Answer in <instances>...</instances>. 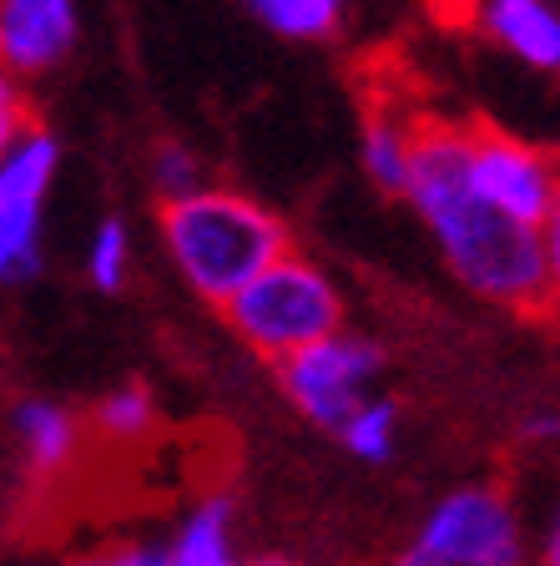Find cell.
I'll list each match as a JSON object with an SVG mask.
<instances>
[{
	"mask_svg": "<svg viewBox=\"0 0 560 566\" xmlns=\"http://www.w3.org/2000/svg\"><path fill=\"white\" fill-rule=\"evenodd\" d=\"M399 198L420 212V223L440 243L444 263L485 304L540 314L556 298L560 243L556 228H526L469 188L465 172V127L455 122H420L414 153Z\"/></svg>",
	"mask_w": 560,
	"mask_h": 566,
	"instance_id": "obj_1",
	"label": "cell"
},
{
	"mask_svg": "<svg viewBox=\"0 0 560 566\" xmlns=\"http://www.w3.org/2000/svg\"><path fill=\"white\" fill-rule=\"evenodd\" d=\"M162 243L192 294L208 304H228L257 269L288 253L293 238L278 212L257 198L202 182L198 192L162 202Z\"/></svg>",
	"mask_w": 560,
	"mask_h": 566,
	"instance_id": "obj_2",
	"label": "cell"
},
{
	"mask_svg": "<svg viewBox=\"0 0 560 566\" xmlns=\"http://www.w3.org/2000/svg\"><path fill=\"white\" fill-rule=\"evenodd\" d=\"M222 308H228L237 339L273 365L344 329L339 283L324 263H314L298 248L278 253L268 269H257Z\"/></svg>",
	"mask_w": 560,
	"mask_h": 566,
	"instance_id": "obj_3",
	"label": "cell"
},
{
	"mask_svg": "<svg viewBox=\"0 0 560 566\" xmlns=\"http://www.w3.org/2000/svg\"><path fill=\"white\" fill-rule=\"evenodd\" d=\"M414 546L440 566H530L526 521L500 485H459L434 501Z\"/></svg>",
	"mask_w": 560,
	"mask_h": 566,
	"instance_id": "obj_4",
	"label": "cell"
},
{
	"mask_svg": "<svg viewBox=\"0 0 560 566\" xmlns=\"http://www.w3.org/2000/svg\"><path fill=\"white\" fill-rule=\"evenodd\" d=\"M379 379H384V349L353 329H339L278 359V385L288 405L324 430H339V420L369 400Z\"/></svg>",
	"mask_w": 560,
	"mask_h": 566,
	"instance_id": "obj_5",
	"label": "cell"
},
{
	"mask_svg": "<svg viewBox=\"0 0 560 566\" xmlns=\"http://www.w3.org/2000/svg\"><path fill=\"white\" fill-rule=\"evenodd\" d=\"M465 172L479 198L526 228H556L560 182L546 147L500 127H465Z\"/></svg>",
	"mask_w": 560,
	"mask_h": 566,
	"instance_id": "obj_6",
	"label": "cell"
},
{
	"mask_svg": "<svg viewBox=\"0 0 560 566\" xmlns=\"http://www.w3.org/2000/svg\"><path fill=\"white\" fill-rule=\"evenodd\" d=\"M61 172V142L41 122L0 153V289L25 283L41 269V228H46V198Z\"/></svg>",
	"mask_w": 560,
	"mask_h": 566,
	"instance_id": "obj_7",
	"label": "cell"
},
{
	"mask_svg": "<svg viewBox=\"0 0 560 566\" xmlns=\"http://www.w3.org/2000/svg\"><path fill=\"white\" fill-rule=\"evenodd\" d=\"M82 41V0H0V66L15 82L46 76Z\"/></svg>",
	"mask_w": 560,
	"mask_h": 566,
	"instance_id": "obj_8",
	"label": "cell"
},
{
	"mask_svg": "<svg viewBox=\"0 0 560 566\" xmlns=\"http://www.w3.org/2000/svg\"><path fill=\"white\" fill-rule=\"evenodd\" d=\"M479 35L530 71L560 66V11L556 0H469Z\"/></svg>",
	"mask_w": 560,
	"mask_h": 566,
	"instance_id": "obj_9",
	"label": "cell"
},
{
	"mask_svg": "<svg viewBox=\"0 0 560 566\" xmlns=\"http://www.w3.org/2000/svg\"><path fill=\"white\" fill-rule=\"evenodd\" d=\"M167 566H243L237 556V506L233 495H202L198 506L177 521L172 542L162 546Z\"/></svg>",
	"mask_w": 560,
	"mask_h": 566,
	"instance_id": "obj_10",
	"label": "cell"
},
{
	"mask_svg": "<svg viewBox=\"0 0 560 566\" xmlns=\"http://www.w3.org/2000/svg\"><path fill=\"white\" fill-rule=\"evenodd\" d=\"M11 430H15V446H21V460L35 475L66 471L71 455L82 450V424L56 400H21L11 415Z\"/></svg>",
	"mask_w": 560,
	"mask_h": 566,
	"instance_id": "obj_11",
	"label": "cell"
},
{
	"mask_svg": "<svg viewBox=\"0 0 560 566\" xmlns=\"http://www.w3.org/2000/svg\"><path fill=\"white\" fill-rule=\"evenodd\" d=\"M414 117H399L389 106H373L363 117V132H359V163L369 172L373 188H384L399 198L404 188V172H409V153H414Z\"/></svg>",
	"mask_w": 560,
	"mask_h": 566,
	"instance_id": "obj_12",
	"label": "cell"
},
{
	"mask_svg": "<svg viewBox=\"0 0 560 566\" xmlns=\"http://www.w3.org/2000/svg\"><path fill=\"white\" fill-rule=\"evenodd\" d=\"M349 6L353 0H243V11L283 41H328L344 25Z\"/></svg>",
	"mask_w": 560,
	"mask_h": 566,
	"instance_id": "obj_13",
	"label": "cell"
},
{
	"mask_svg": "<svg viewBox=\"0 0 560 566\" xmlns=\"http://www.w3.org/2000/svg\"><path fill=\"white\" fill-rule=\"evenodd\" d=\"M334 436L344 440V450H349L353 460H363V465H384V460L399 455V405L373 389L369 400L353 405V410L344 415Z\"/></svg>",
	"mask_w": 560,
	"mask_h": 566,
	"instance_id": "obj_14",
	"label": "cell"
},
{
	"mask_svg": "<svg viewBox=\"0 0 560 566\" xmlns=\"http://www.w3.org/2000/svg\"><path fill=\"white\" fill-rule=\"evenodd\" d=\"M86 279L102 289V294H117L121 283L131 279V228L121 218H102L92 228V243H86Z\"/></svg>",
	"mask_w": 560,
	"mask_h": 566,
	"instance_id": "obj_15",
	"label": "cell"
},
{
	"mask_svg": "<svg viewBox=\"0 0 560 566\" xmlns=\"http://www.w3.org/2000/svg\"><path fill=\"white\" fill-rule=\"evenodd\" d=\"M152 424H157V400L147 385H117L96 405V430H102L106 440H121V446L141 440Z\"/></svg>",
	"mask_w": 560,
	"mask_h": 566,
	"instance_id": "obj_16",
	"label": "cell"
},
{
	"mask_svg": "<svg viewBox=\"0 0 560 566\" xmlns=\"http://www.w3.org/2000/svg\"><path fill=\"white\" fill-rule=\"evenodd\" d=\"M202 182H208V172H202L198 153H187L182 142H162V147L152 153L157 202H177V198H187V192H198Z\"/></svg>",
	"mask_w": 560,
	"mask_h": 566,
	"instance_id": "obj_17",
	"label": "cell"
},
{
	"mask_svg": "<svg viewBox=\"0 0 560 566\" xmlns=\"http://www.w3.org/2000/svg\"><path fill=\"white\" fill-rule=\"evenodd\" d=\"M31 127L35 117H31V102H25V82H15L11 71L0 66V153H11Z\"/></svg>",
	"mask_w": 560,
	"mask_h": 566,
	"instance_id": "obj_18",
	"label": "cell"
},
{
	"mask_svg": "<svg viewBox=\"0 0 560 566\" xmlns=\"http://www.w3.org/2000/svg\"><path fill=\"white\" fill-rule=\"evenodd\" d=\"M71 566H167V562H162V546H112V552L76 556Z\"/></svg>",
	"mask_w": 560,
	"mask_h": 566,
	"instance_id": "obj_19",
	"label": "cell"
},
{
	"mask_svg": "<svg viewBox=\"0 0 560 566\" xmlns=\"http://www.w3.org/2000/svg\"><path fill=\"white\" fill-rule=\"evenodd\" d=\"M389 566H440V562H434V556L424 552V546H414V542H409L404 552H399V556H394V562H389Z\"/></svg>",
	"mask_w": 560,
	"mask_h": 566,
	"instance_id": "obj_20",
	"label": "cell"
},
{
	"mask_svg": "<svg viewBox=\"0 0 560 566\" xmlns=\"http://www.w3.org/2000/svg\"><path fill=\"white\" fill-rule=\"evenodd\" d=\"M560 562V531L546 526V552H540V566H556Z\"/></svg>",
	"mask_w": 560,
	"mask_h": 566,
	"instance_id": "obj_21",
	"label": "cell"
},
{
	"mask_svg": "<svg viewBox=\"0 0 560 566\" xmlns=\"http://www.w3.org/2000/svg\"><path fill=\"white\" fill-rule=\"evenodd\" d=\"M257 566H293V562H283V556H263Z\"/></svg>",
	"mask_w": 560,
	"mask_h": 566,
	"instance_id": "obj_22",
	"label": "cell"
}]
</instances>
